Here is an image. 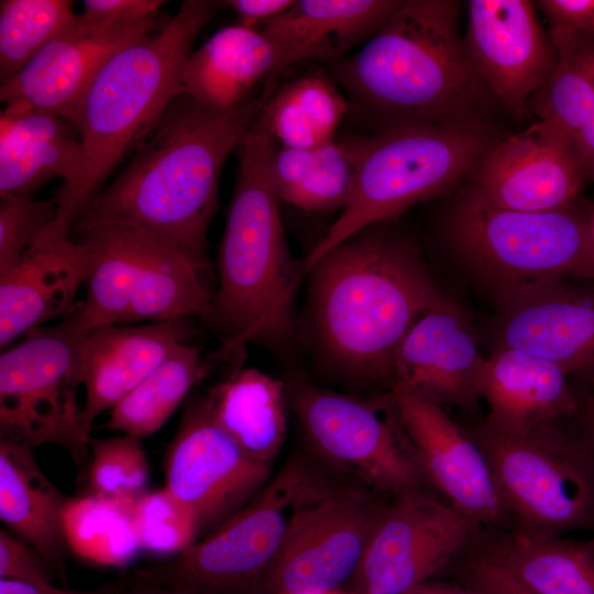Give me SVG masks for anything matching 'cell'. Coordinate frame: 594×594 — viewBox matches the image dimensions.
I'll use <instances>...</instances> for the list:
<instances>
[{"label": "cell", "mask_w": 594, "mask_h": 594, "mask_svg": "<svg viewBox=\"0 0 594 594\" xmlns=\"http://www.w3.org/2000/svg\"><path fill=\"white\" fill-rule=\"evenodd\" d=\"M277 147L255 118L238 146L239 165L217 258L219 287L204 319L222 342L216 361L242 358L249 343L280 344L294 331L305 263L292 255L271 177Z\"/></svg>", "instance_id": "cell-5"}, {"label": "cell", "mask_w": 594, "mask_h": 594, "mask_svg": "<svg viewBox=\"0 0 594 594\" xmlns=\"http://www.w3.org/2000/svg\"><path fill=\"white\" fill-rule=\"evenodd\" d=\"M349 111L333 77L315 70L272 92L257 118L279 147L312 148L336 140Z\"/></svg>", "instance_id": "cell-31"}, {"label": "cell", "mask_w": 594, "mask_h": 594, "mask_svg": "<svg viewBox=\"0 0 594 594\" xmlns=\"http://www.w3.org/2000/svg\"><path fill=\"white\" fill-rule=\"evenodd\" d=\"M271 177L280 201L306 212L342 210L355 180L350 153L341 141L312 148H275Z\"/></svg>", "instance_id": "cell-32"}, {"label": "cell", "mask_w": 594, "mask_h": 594, "mask_svg": "<svg viewBox=\"0 0 594 594\" xmlns=\"http://www.w3.org/2000/svg\"><path fill=\"white\" fill-rule=\"evenodd\" d=\"M276 54L258 30L226 26L194 50L183 70L185 92L212 112H226L252 98L258 84L276 75Z\"/></svg>", "instance_id": "cell-27"}, {"label": "cell", "mask_w": 594, "mask_h": 594, "mask_svg": "<svg viewBox=\"0 0 594 594\" xmlns=\"http://www.w3.org/2000/svg\"><path fill=\"white\" fill-rule=\"evenodd\" d=\"M384 224L358 231L307 272L311 344L329 369L358 382H392L402 341L446 300L415 243Z\"/></svg>", "instance_id": "cell-2"}, {"label": "cell", "mask_w": 594, "mask_h": 594, "mask_svg": "<svg viewBox=\"0 0 594 594\" xmlns=\"http://www.w3.org/2000/svg\"><path fill=\"white\" fill-rule=\"evenodd\" d=\"M472 548L540 594H594V537L481 531Z\"/></svg>", "instance_id": "cell-30"}, {"label": "cell", "mask_w": 594, "mask_h": 594, "mask_svg": "<svg viewBox=\"0 0 594 594\" xmlns=\"http://www.w3.org/2000/svg\"><path fill=\"white\" fill-rule=\"evenodd\" d=\"M355 168L351 198L305 258L306 273L358 231L448 196L497 142L485 125H405L342 139Z\"/></svg>", "instance_id": "cell-6"}, {"label": "cell", "mask_w": 594, "mask_h": 594, "mask_svg": "<svg viewBox=\"0 0 594 594\" xmlns=\"http://www.w3.org/2000/svg\"><path fill=\"white\" fill-rule=\"evenodd\" d=\"M469 57L492 95L516 118L558 66V51L527 0H470Z\"/></svg>", "instance_id": "cell-17"}, {"label": "cell", "mask_w": 594, "mask_h": 594, "mask_svg": "<svg viewBox=\"0 0 594 594\" xmlns=\"http://www.w3.org/2000/svg\"><path fill=\"white\" fill-rule=\"evenodd\" d=\"M0 594H97L58 588L51 585H38L22 581L0 579Z\"/></svg>", "instance_id": "cell-47"}, {"label": "cell", "mask_w": 594, "mask_h": 594, "mask_svg": "<svg viewBox=\"0 0 594 594\" xmlns=\"http://www.w3.org/2000/svg\"><path fill=\"white\" fill-rule=\"evenodd\" d=\"M486 359L458 307L444 300L426 312L402 341L393 364L397 386L442 408H474Z\"/></svg>", "instance_id": "cell-21"}, {"label": "cell", "mask_w": 594, "mask_h": 594, "mask_svg": "<svg viewBox=\"0 0 594 594\" xmlns=\"http://www.w3.org/2000/svg\"><path fill=\"white\" fill-rule=\"evenodd\" d=\"M579 408L569 425L594 462V372L571 378Z\"/></svg>", "instance_id": "cell-44"}, {"label": "cell", "mask_w": 594, "mask_h": 594, "mask_svg": "<svg viewBox=\"0 0 594 594\" xmlns=\"http://www.w3.org/2000/svg\"><path fill=\"white\" fill-rule=\"evenodd\" d=\"M88 255L70 237L41 234L0 274V346L2 351L47 321L67 317L77 306Z\"/></svg>", "instance_id": "cell-23"}, {"label": "cell", "mask_w": 594, "mask_h": 594, "mask_svg": "<svg viewBox=\"0 0 594 594\" xmlns=\"http://www.w3.org/2000/svg\"><path fill=\"white\" fill-rule=\"evenodd\" d=\"M135 499L90 493L68 498L63 508L68 549L80 559L100 565L130 562L142 550L133 525Z\"/></svg>", "instance_id": "cell-34"}, {"label": "cell", "mask_w": 594, "mask_h": 594, "mask_svg": "<svg viewBox=\"0 0 594 594\" xmlns=\"http://www.w3.org/2000/svg\"><path fill=\"white\" fill-rule=\"evenodd\" d=\"M480 393L488 406L483 424L498 431L569 421L579 408L571 378L558 365L508 348L486 359Z\"/></svg>", "instance_id": "cell-25"}, {"label": "cell", "mask_w": 594, "mask_h": 594, "mask_svg": "<svg viewBox=\"0 0 594 594\" xmlns=\"http://www.w3.org/2000/svg\"><path fill=\"white\" fill-rule=\"evenodd\" d=\"M482 449L519 531L594 532V462L568 421L522 431L477 426Z\"/></svg>", "instance_id": "cell-10"}, {"label": "cell", "mask_w": 594, "mask_h": 594, "mask_svg": "<svg viewBox=\"0 0 594 594\" xmlns=\"http://www.w3.org/2000/svg\"><path fill=\"white\" fill-rule=\"evenodd\" d=\"M91 460L88 468L89 493L135 499L145 492L150 466L141 439L122 435L89 439Z\"/></svg>", "instance_id": "cell-37"}, {"label": "cell", "mask_w": 594, "mask_h": 594, "mask_svg": "<svg viewBox=\"0 0 594 594\" xmlns=\"http://www.w3.org/2000/svg\"><path fill=\"white\" fill-rule=\"evenodd\" d=\"M162 0H85L81 15L100 23H118L155 16Z\"/></svg>", "instance_id": "cell-43"}, {"label": "cell", "mask_w": 594, "mask_h": 594, "mask_svg": "<svg viewBox=\"0 0 594 594\" xmlns=\"http://www.w3.org/2000/svg\"><path fill=\"white\" fill-rule=\"evenodd\" d=\"M119 594H177L174 591L161 586L154 583H150L143 580H140L133 575L132 579L125 583Z\"/></svg>", "instance_id": "cell-48"}, {"label": "cell", "mask_w": 594, "mask_h": 594, "mask_svg": "<svg viewBox=\"0 0 594 594\" xmlns=\"http://www.w3.org/2000/svg\"><path fill=\"white\" fill-rule=\"evenodd\" d=\"M222 7L224 1H183L155 33L122 47L96 74L68 119L80 136V161L72 180L56 189L58 215L45 235L69 237L108 177L185 92L183 70L195 40Z\"/></svg>", "instance_id": "cell-4"}, {"label": "cell", "mask_w": 594, "mask_h": 594, "mask_svg": "<svg viewBox=\"0 0 594 594\" xmlns=\"http://www.w3.org/2000/svg\"><path fill=\"white\" fill-rule=\"evenodd\" d=\"M453 0H404L332 77L360 119L375 132L405 125H485L494 98L474 68Z\"/></svg>", "instance_id": "cell-3"}, {"label": "cell", "mask_w": 594, "mask_h": 594, "mask_svg": "<svg viewBox=\"0 0 594 594\" xmlns=\"http://www.w3.org/2000/svg\"><path fill=\"white\" fill-rule=\"evenodd\" d=\"M230 373L205 396L217 425L252 460L270 464L287 432V386L253 367L232 362Z\"/></svg>", "instance_id": "cell-29"}, {"label": "cell", "mask_w": 594, "mask_h": 594, "mask_svg": "<svg viewBox=\"0 0 594 594\" xmlns=\"http://www.w3.org/2000/svg\"><path fill=\"white\" fill-rule=\"evenodd\" d=\"M592 209L580 197L551 211L505 209L468 187L448 210L444 232L499 297L551 279L594 282Z\"/></svg>", "instance_id": "cell-7"}, {"label": "cell", "mask_w": 594, "mask_h": 594, "mask_svg": "<svg viewBox=\"0 0 594 594\" xmlns=\"http://www.w3.org/2000/svg\"><path fill=\"white\" fill-rule=\"evenodd\" d=\"M271 94L267 86L226 112L209 111L186 92L178 95L78 218L75 233L105 223L135 227L179 248L204 273L222 168Z\"/></svg>", "instance_id": "cell-1"}, {"label": "cell", "mask_w": 594, "mask_h": 594, "mask_svg": "<svg viewBox=\"0 0 594 594\" xmlns=\"http://www.w3.org/2000/svg\"><path fill=\"white\" fill-rule=\"evenodd\" d=\"M67 499L42 471L32 448L0 439V518L63 579L69 550L63 527Z\"/></svg>", "instance_id": "cell-28"}, {"label": "cell", "mask_w": 594, "mask_h": 594, "mask_svg": "<svg viewBox=\"0 0 594 594\" xmlns=\"http://www.w3.org/2000/svg\"><path fill=\"white\" fill-rule=\"evenodd\" d=\"M53 198L36 200L29 195L0 196V274L8 271L56 220Z\"/></svg>", "instance_id": "cell-39"}, {"label": "cell", "mask_w": 594, "mask_h": 594, "mask_svg": "<svg viewBox=\"0 0 594 594\" xmlns=\"http://www.w3.org/2000/svg\"><path fill=\"white\" fill-rule=\"evenodd\" d=\"M496 348L558 365L570 378L594 372V282L551 279L498 297Z\"/></svg>", "instance_id": "cell-19"}, {"label": "cell", "mask_w": 594, "mask_h": 594, "mask_svg": "<svg viewBox=\"0 0 594 594\" xmlns=\"http://www.w3.org/2000/svg\"><path fill=\"white\" fill-rule=\"evenodd\" d=\"M592 234H593V240H594V204H593V209H592Z\"/></svg>", "instance_id": "cell-51"}, {"label": "cell", "mask_w": 594, "mask_h": 594, "mask_svg": "<svg viewBox=\"0 0 594 594\" xmlns=\"http://www.w3.org/2000/svg\"><path fill=\"white\" fill-rule=\"evenodd\" d=\"M574 145L586 179L594 182V110L574 140Z\"/></svg>", "instance_id": "cell-46"}, {"label": "cell", "mask_w": 594, "mask_h": 594, "mask_svg": "<svg viewBox=\"0 0 594 594\" xmlns=\"http://www.w3.org/2000/svg\"><path fill=\"white\" fill-rule=\"evenodd\" d=\"M272 465L248 457L213 420L206 398L191 402L165 459V487L212 531L271 480Z\"/></svg>", "instance_id": "cell-15"}, {"label": "cell", "mask_w": 594, "mask_h": 594, "mask_svg": "<svg viewBox=\"0 0 594 594\" xmlns=\"http://www.w3.org/2000/svg\"><path fill=\"white\" fill-rule=\"evenodd\" d=\"M404 0H295L260 31L276 54L275 75L295 63L342 61L370 40Z\"/></svg>", "instance_id": "cell-24"}, {"label": "cell", "mask_w": 594, "mask_h": 594, "mask_svg": "<svg viewBox=\"0 0 594 594\" xmlns=\"http://www.w3.org/2000/svg\"><path fill=\"white\" fill-rule=\"evenodd\" d=\"M471 546L466 550L470 554L462 569L465 590L472 594H540Z\"/></svg>", "instance_id": "cell-41"}, {"label": "cell", "mask_w": 594, "mask_h": 594, "mask_svg": "<svg viewBox=\"0 0 594 594\" xmlns=\"http://www.w3.org/2000/svg\"><path fill=\"white\" fill-rule=\"evenodd\" d=\"M549 34L594 36V0H541Z\"/></svg>", "instance_id": "cell-42"}, {"label": "cell", "mask_w": 594, "mask_h": 594, "mask_svg": "<svg viewBox=\"0 0 594 594\" xmlns=\"http://www.w3.org/2000/svg\"><path fill=\"white\" fill-rule=\"evenodd\" d=\"M320 471L297 457L233 516L167 562L134 576L177 594H261L297 507Z\"/></svg>", "instance_id": "cell-9"}, {"label": "cell", "mask_w": 594, "mask_h": 594, "mask_svg": "<svg viewBox=\"0 0 594 594\" xmlns=\"http://www.w3.org/2000/svg\"><path fill=\"white\" fill-rule=\"evenodd\" d=\"M550 37L558 51V66L529 100L528 111L556 124L574 142L594 110V36Z\"/></svg>", "instance_id": "cell-35"}, {"label": "cell", "mask_w": 594, "mask_h": 594, "mask_svg": "<svg viewBox=\"0 0 594 594\" xmlns=\"http://www.w3.org/2000/svg\"><path fill=\"white\" fill-rule=\"evenodd\" d=\"M404 594H437L432 583H421L408 590Z\"/></svg>", "instance_id": "cell-49"}, {"label": "cell", "mask_w": 594, "mask_h": 594, "mask_svg": "<svg viewBox=\"0 0 594 594\" xmlns=\"http://www.w3.org/2000/svg\"><path fill=\"white\" fill-rule=\"evenodd\" d=\"M132 515L141 549L155 554L178 556L200 535L194 513L165 486L140 495Z\"/></svg>", "instance_id": "cell-38"}, {"label": "cell", "mask_w": 594, "mask_h": 594, "mask_svg": "<svg viewBox=\"0 0 594 594\" xmlns=\"http://www.w3.org/2000/svg\"><path fill=\"white\" fill-rule=\"evenodd\" d=\"M78 305V304H77ZM88 330L76 308L58 323L28 332L0 356V439L32 449L57 444L80 463L89 438L78 404Z\"/></svg>", "instance_id": "cell-11"}, {"label": "cell", "mask_w": 594, "mask_h": 594, "mask_svg": "<svg viewBox=\"0 0 594 594\" xmlns=\"http://www.w3.org/2000/svg\"><path fill=\"white\" fill-rule=\"evenodd\" d=\"M314 594H355V593H345L339 590V591H330V592L314 593Z\"/></svg>", "instance_id": "cell-50"}, {"label": "cell", "mask_w": 594, "mask_h": 594, "mask_svg": "<svg viewBox=\"0 0 594 594\" xmlns=\"http://www.w3.org/2000/svg\"><path fill=\"white\" fill-rule=\"evenodd\" d=\"M471 176L493 205L532 212L569 206L587 180L573 140L546 120L496 142Z\"/></svg>", "instance_id": "cell-18"}, {"label": "cell", "mask_w": 594, "mask_h": 594, "mask_svg": "<svg viewBox=\"0 0 594 594\" xmlns=\"http://www.w3.org/2000/svg\"><path fill=\"white\" fill-rule=\"evenodd\" d=\"M383 495L320 473L297 507L261 594L339 591L355 578L387 505Z\"/></svg>", "instance_id": "cell-13"}, {"label": "cell", "mask_w": 594, "mask_h": 594, "mask_svg": "<svg viewBox=\"0 0 594 594\" xmlns=\"http://www.w3.org/2000/svg\"><path fill=\"white\" fill-rule=\"evenodd\" d=\"M207 370L199 348L180 344L110 410L105 428L140 439L156 432Z\"/></svg>", "instance_id": "cell-33"}, {"label": "cell", "mask_w": 594, "mask_h": 594, "mask_svg": "<svg viewBox=\"0 0 594 594\" xmlns=\"http://www.w3.org/2000/svg\"><path fill=\"white\" fill-rule=\"evenodd\" d=\"M286 386L307 440L330 466L386 496L422 491L427 480L392 392L364 400L302 378Z\"/></svg>", "instance_id": "cell-12"}, {"label": "cell", "mask_w": 594, "mask_h": 594, "mask_svg": "<svg viewBox=\"0 0 594 594\" xmlns=\"http://www.w3.org/2000/svg\"><path fill=\"white\" fill-rule=\"evenodd\" d=\"M80 161V136L66 118L20 106L0 114V196H32L44 184H67Z\"/></svg>", "instance_id": "cell-26"}, {"label": "cell", "mask_w": 594, "mask_h": 594, "mask_svg": "<svg viewBox=\"0 0 594 594\" xmlns=\"http://www.w3.org/2000/svg\"><path fill=\"white\" fill-rule=\"evenodd\" d=\"M295 0H229L224 1L239 16V24L261 30L270 21L288 10Z\"/></svg>", "instance_id": "cell-45"}, {"label": "cell", "mask_w": 594, "mask_h": 594, "mask_svg": "<svg viewBox=\"0 0 594 594\" xmlns=\"http://www.w3.org/2000/svg\"><path fill=\"white\" fill-rule=\"evenodd\" d=\"M153 29L155 16L100 23L76 14L14 77L1 84L0 99L6 106L69 119L105 63Z\"/></svg>", "instance_id": "cell-20"}, {"label": "cell", "mask_w": 594, "mask_h": 594, "mask_svg": "<svg viewBox=\"0 0 594 594\" xmlns=\"http://www.w3.org/2000/svg\"><path fill=\"white\" fill-rule=\"evenodd\" d=\"M88 255L86 298L77 310L88 329L205 317L213 295L202 272L176 245L148 231L105 223L78 233Z\"/></svg>", "instance_id": "cell-8"}, {"label": "cell", "mask_w": 594, "mask_h": 594, "mask_svg": "<svg viewBox=\"0 0 594 594\" xmlns=\"http://www.w3.org/2000/svg\"><path fill=\"white\" fill-rule=\"evenodd\" d=\"M481 531L424 491L393 496L354 578L355 594H404L464 553Z\"/></svg>", "instance_id": "cell-14"}, {"label": "cell", "mask_w": 594, "mask_h": 594, "mask_svg": "<svg viewBox=\"0 0 594 594\" xmlns=\"http://www.w3.org/2000/svg\"><path fill=\"white\" fill-rule=\"evenodd\" d=\"M392 393L427 482L481 530H510L508 508L472 435L439 405L397 386Z\"/></svg>", "instance_id": "cell-16"}, {"label": "cell", "mask_w": 594, "mask_h": 594, "mask_svg": "<svg viewBox=\"0 0 594 594\" xmlns=\"http://www.w3.org/2000/svg\"><path fill=\"white\" fill-rule=\"evenodd\" d=\"M51 570L31 544L8 529H0V579L51 585Z\"/></svg>", "instance_id": "cell-40"}, {"label": "cell", "mask_w": 594, "mask_h": 594, "mask_svg": "<svg viewBox=\"0 0 594 594\" xmlns=\"http://www.w3.org/2000/svg\"><path fill=\"white\" fill-rule=\"evenodd\" d=\"M191 332L185 318L90 329L81 349L85 435L90 439L96 418L111 410L180 344L188 343Z\"/></svg>", "instance_id": "cell-22"}, {"label": "cell", "mask_w": 594, "mask_h": 594, "mask_svg": "<svg viewBox=\"0 0 594 594\" xmlns=\"http://www.w3.org/2000/svg\"><path fill=\"white\" fill-rule=\"evenodd\" d=\"M69 0H1L0 81L14 77L76 16Z\"/></svg>", "instance_id": "cell-36"}]
</instances>
